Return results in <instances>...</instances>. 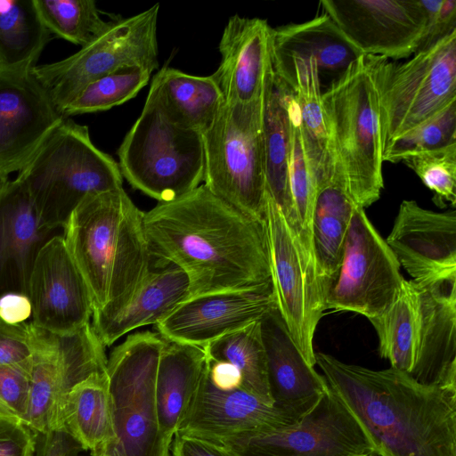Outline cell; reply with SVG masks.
<instances>
[{
	"instance_id": "cell-39",
	"label": "cell",
	"mask_w": 456,
	"mask_h": 456,
	"mask_svg": "<svg viewBox=\"0 0 456 456\" xmlns=\"http://www.w3.org/2000/svg\"><path fill=\"white\" fill-rule=\"evenodd\" d=\"M403 163L433 192V201L443 208L456 204V142L406 156Z\"/></svg>"
},
{
	"instance_id": "cell-45",
	"label": "cell",
	"mask_w": 456,
	"mask_h": 456,
	"mask_svg": "<svg viewBox=\"0 0 456 456\" xmlns=\"http://www.w3.org/2000/svg\"><path fill=\"white\" fill-rule=\"evenodd\" d=\"M36 442L35 456H78L84 450L63 430L37 434Z\"/></svg>"
},
{
	"instance_id": "cell-8",
	"label": "cell",
	"mask_w": 456,
	"mask_h": 456,
	"mask_svg": "<svg viewBox=\"0 0 456 456\" xmlns=\"http://www.w3.org/2000/svg\"><path fill=\"white\" fill-rule=\"evenodd\" d=\"M165 342L159 332H136L108 358L114 430L125 456H169L172 440L159 428L156 404V379Z\"/></svg>"
},
{
	"instance_id": "cell-28",
	"label": "cell",
	"mask_w": 456,
	"mask_h": 456,
	"mask_svg": "<svg viewBox=\"0 0 456 456\" xmlns=\"http://www.w3.org/2000/svg\"><path fill=\"white\" fill-rule=\"evenodd\" d=\"M362 54L325 13L301 23L273 28V64L297 58L314 60L319 76H341ZM332 80V81H333Z\"/></svg>"
},
{
	"instance_id": "cell-24",
	"label": "cell",
	"mask_w": 456,
	"mask_h": 456,
	"mask_svg": "<svg viewBox=\"0 0 456 456\" xmlns=\"http://www.w3.org/2000/svg\"><path fill=\"white\" fill-rule=\"evenodd\" d=\"M189 297V279L183 270L172 264L155 265L124 306L107 314H93L91 324L104 346H110L134 330L158 324Z\"/></svg>"
},
{
	"instance_id": "cell-46",
	"label": "cell",
	"mask_w": 456,
	"mask_h": 456,
	"mask_svg": "<svg viewBox=\"0 0 456 456\" xmlns=\"http://www.w3.org/2000/svg\"><path fill=\"white\" fill-rule=\"evenodd\" d=\"M172 456H234L222 444L191 435L176 432Z\"/></svg>"
},
{
	"instance_id": "cell-29",
	"label": "cell",
	"mask_w": 456,
	"mask_h": 456,
	"mask_svg": "<svg viewBox=\"0 0 456 456\" xmlns=\"http://www.w3.org/2000/svg\"><path fill=\"white\" fill-rule=\"evenodd\" d=\"M208 360L202 346L166 339L158 367L156 404L159 428L171 440L188 411Z\"/></svg>"
},
{
	"instance_id": "cell-2",
	"label": "cell",
	"mask_w": 456,
	"mask_h": 456,
	"mask_svg": "<svg viewBox=\"0 0 456 456\" xmlns=\"http://www.w3.org/2000/svg\"><path fill=\"white\" fill-rule=\"evenodd\" d=\"M328 386L382 456H456V387L427 386L315 352Z\"/></svg>"
},
{
	"instance_id": "cell-42",
	"label": "cell",
	"mask_w": 456,
	"mask_h": 456,
	"mask_svg": "<svg viewBox=\"0 0 456 456\" xmlns=\"http://www.w3.org/2000/svg\"><path fill=\"white\" fill-rule=\"evenodd\" d=\"M424 11V33L416 52L456 30V0H419Z\"/></svg>"
},
{
	"instance_id": "cell-47",
	"label": "cell",
	"mask_w": 456,
	"mask_h": 456,
	"mask_svg": "<svg viewBox=\"0 0 456 456\" xmlns=\"http://www.w3.org/2000/svg\"><path fill=\"white\" fill-rule=\"evenodd\" d=\"M32 315L31 303L28 296L9 293L0 297V317L10 323L24 322Z\"/></svg>"
},
{
	"instance_id": "cell-18",
	"label": "cell",
	"mask_w": 456,
	"mask_h": 456,
	"mask_svg": "<svg viewBox=\"0 0 456 456\" xmlns=\"http://www.w3.org/2000/svg\"><path fill=\"white\" fill-rule=\"evenodd\" d=\"M28 296L32 307L31 322L38 328L66 334L90 322L91 295L63 236L53 235L39 251Z\"/></svg>"
},
{
	"instance_id": "cell-15",
	"label": "cell",
	"mask_w": 456,
	"mask_h": 456,
	"mask_svg": "<svg viewBox=\"0 0 456 456\" xmlns=\"http://www.w3.org/2000/svg\"><path fill=\"white\" fill-rule=\"evenodd\" d=\"M320 5L362 55L409 58L424 33L419 0H322Z\"/></svg>"
},
{
	"instance_id": "cell-31",
	"label": "cell",
	"mask_w": 456,
	"mask_h": 456,
	"mask_svg": "<svg viewBox=\"0 0 456 456\" xmlns=\"http://www.w3.org/2000/svg\"><path fill=\"white\" fill-rule=\"evenodd\" d=\"M91 452L116 438L112 403L106 371L75 385L61 405L58 429Z\"/></svg>"
},
{
	"instance_id": "cell-17",
	"label": "cell",
	"mask_w": 456,
	"mask_h": 456,
	"mask_svg": "<svg viewBox=\"0 0 456 456\" xmlns=\"http://www.w3.org/2000/svg\"><path fill=\"white\" fill-rule=\"evenodd\" d=\"M31 69L0 67V182L19 172L64 118Z\"/></svg>"
},
{
	"instance_id": "cell-22",
	"label": "cell",
	"mask_w": 456,
	"mask_h": 456,
	"mask_svg": "<svg viewBox=\"0 0 456 456\" xmlns=\"http://www.w3.org/2000/svg\"><path fill=\"white\" fill-rule=\"evenodd\" d=\"M417 287L419 331L409 375L422 385L456 387V274Z\"/></svg>"
},
{
	"instance_id": "cell-13",
	"label": "cell",
	"mask_w": 456,
	"mask_h": 456,
	"mask_svg": "<svg viewBox=\"0 0 456 456\" xmlns=\"http://www.w3.org/2000/svg\"><path fill=\"white\" fill-rule=\"evenodd\" d=\"M400 267L364 208L355 206L340 266L325 297L324 310L353 312L368 320L381 315L400 290L403 281Z\"/></svg>"
},
{
	"instance_id": "cell-6",
	"label": "cell",
	"mask_w": 456,
	"mask_h": 456,
	"mask_svg": "<svg viewBox=\"0 0 456 456\" xmlns=\"http://www.w3.org/2000/svg\"><path fill=\"white\" fill-rule=\"evenodd\" d=\"M118 155L123 178L159 202L175 200L204 181L202 133L175 122L151 84L142 110Z\"/></svg>"
},
{
	"instance_id": "cell-4",
	"label": "cell",
	"mask_w": 456,
	"mask_h": 456,
	"mask_svg": "<svg viewBox=\"0 0 456 456\" xmlns=\"http://www.w3.org/2000/svg\"><path fill=\"white\" fill-rule=\"evenodd\" d=\"M383 57L362 55L322 92L330 146L339 160L348 195L362 208L384 188L379 71Z\"/></svg>"
},
{
	"instance_id": "cell-1",
	"label": "cell",
	"mask_w": 456,
	"mask_h": 456,
	"mask_svg": "<svg viewBox=\"0 0 456 456\" xmlns=\"http://www.w3.org/2000/svg\"><path fill=\"white\" fill-rule=\"evenodd\" d=\"M149 249L189 279L190 297L272 282L265 220L250 217L204 184L144 213Z\"/></svg>"
},
{
	"instance_id": "cell-35",
	"label": "cell",
	"mask_w": 456,
	"mask_h": 456,
	"mask_svg": "<svg viewBox=\"0 0 456 456\" xmlns=\"http://www.w3.org/2000/svg\"><path fill=\"white\" fill-rule=\"evenodd\" d=\"M204 349L209 360L229 362L238 369L242 389L267 404H273L267 382L260 320L224 335L208 343Z\"/></svg>"
},
{
	"instance_id": "cell-40",
	"label": "cell",
	"mask_w": 456,
	"mask_h": 456,
	"mask_svg": "<svg viewBox=\"0 0 456 456\" xmlns=\"http://www.w3.org/2000/svg\"><path fill=\"white\" fill-rule=\"evenodd\" d=\"M456 142V101L431 119L392 142L383 162L398 163L408 155L437 150Z\"/></svg>"
},
{
	"instance_id": "cell-26",
	"label": "cell",
	"mask_w": 456,
	"mask_h": 456,
	"mask_svg": "<svg viewBox=\"0 0 456 456\" xmlns=\"http://www.w3.org/2000/svg\"><path fill=\"white\" fill-rule=\"evenodd\" d=\"M260 325L273 403L288 405L320 397L328 383L302 356L276 305L260 319Z\"/></svg>"
},
{
	"instance_id": "cell-34",
	"label": "cell",
	"mask_w": 456,
	"mask_h": 456,
	"mask_svg": "<svg viewBox=\"0 0 456 456\" xmlns=\"http://www.w3.org/2000/svg\"><path fill=\"white\" fill-rule=\"evenodd\" d=\"M52 35L34 0H0L1 68H33Z\"/></svg>"
},
{
	"instance_id": "cell-36",
	"label": "cell",
	"mask_w": 456,
	"mask_h": 456,
	"mask_svg": "<svg viewBox=\"0 0 456 456\" xmlns=\"http://www.w3.org/2000/svg\"><path fill=\"white\" fill-rule=\"evenodd\" d=\"M289 182L297 221V238L309 270L317 277L312 239L316 182L307 160L296 100L291 110Z\"/></svg>"
},
{
	"instance_id": "cell-14",
	"label": "cell",
	"mask_w": 456,
	"mask_h": 456,
	"mask_svg": "<svg viewBox=\"0 0 456 456\" xmlns=\"http://www.w3.org/2000/svg\"><path fill=\"white\" fill-rule=\"evenodd\" d=\"M267 232L272 283L277 308L302 356L314 367V337L324 301L311 274L293 229L281 210L266 197Z\"/></svg>"
},
{
	"instance_id": "cell-20",
	"label": "cell",
	"mask_w": 456,
	"mask_h": 456,
	"mask_svg": "<svg viewBox=\"0 0 456 456\" xmlns=\"http://www.w3.org/2000/svg\"><path fill=\"white\" fill-rule=\"evenodd\" d=\"M276 305L273 283L187 298L155 325L168 340L204 347L225 334L260 320Z\"/></svg>"
},
{
	"instance_id": "cell-23",
	"label": "cell",
	"mask_w": 456,
	"mask_h": 456,
	"mask_svg": "<svg viewBox=\"0 0 456 456\" xmlns=\"http://www.w3.org/2000/svg\"><path fill=\"white\" fill-rule=\"evenodd\" d=\"M53 232L41 223L19 179L0 182V297L28 295L34 264Z\"/></svg>"
},
{
	"instance_id": "cell-3",
	"label": "cell",
	"mask_w": 456,
	"mask_h": 456,
	"mask_svg": "<svg viewBox=\"0 0 456 456\" xmlns=\"http://www.w3.org/2000/svg\"><path fill=\"white\" fill-rule=\"evenodd\" d=\"M143 216L122 187L86 197L63 227L68 250L89 289L93 314L124 306L151 269Z\"/></svg>"
},
{
	"instance_id": "cell-41",
	"label": "cell",
	"mask_w": 456,
	"mask_h": 456,
	"mask_svg": "<svg viewBox=\"0 0 456 456\" xmlns=\"http://www.w3.org/2000/svg\"><path fill=\"white\" fill-rule=\"evenodd\" d=\"M31 386V361L0 364V418L24 424Z\"/></svg>"
},
{
	"instance_id": "cell-27",
	"label": "cell",
	"mask_w": 456,
	"mask_h": 456,
	"mask_svg": "<svg viewBox=\"0 0 456 456\" xmlns=\"http://www.w3.org/2000/svg\"><path fill=\"white\" fill-rule=\"evenodd\" d=\"M291 89L275 74L267 91L264 111L265 180L266 197L283 213L297 234V221L289 182Z\"/></svg>"
},
{
	"instance_id": "cell-19",
	"label": "cell",
	"mask_w": 456,
	"mask_h": 456,
	"mask_svg": "<svg viewBox=\"0 0 456 456\" xmlns=\"http://www.w3.org/2000/svg\"><path fill=\"white\" fill-rule=\"evenodd\" d=\"M386 242L419 287L456 274L454 209L435 212L403 200Z\"/></svg>"
},
{
	"instance_id": "cell-11",
	"label": "cell",
	"mask_w": 456,
	"mask_h": 456,
	"mask_svg": "<svg viewBox=\"0 0 456 456\" xmlns=\"http://www.w3.org/2000/svg\"><path fill=\"white\" fill-rule=\"evenodd\" d=\"M31 386L24 425L35 433L58 429L61 405L69 391L93 374L106 371L105 346L89 322L59 334L31 322Z\"/></svg>"
},
{
	"instance_id": "cell-37",
	"label": "cell",
	"mask_w": 456,
	"mask_h": 456,
	"mask_svg": "<svg viewBox=\"0 0 456 456\" xmlns=\"http://www.w3.org/2000/svg\"><path fill=\"white\" fill-rule=\"evenodd\" d=\"M151 71L141 66H124L87 84L63 109L62 116L110 110L132 98L148 84Z\"/></svg>"
},
{
	"instance_id": "cell-12",
	"label": "cell",
	"mask_w": 456,
	"mask_h": 456,
	"mask_svg": "<svg viewBox=\"0 0 456 456\" xmlns=\"http://www.w3.org/2000/svg\"><path fill=\"white\" fill-rule=\"evenodd\" d=\"M216 443L234 456H369L374 451L360 424L329 386L296 424L246 431Z\"/></svg>"
},
{
	"instance_id": "cell-21",
	"label": "cell",
	"mask_w": 456,
	"mask_h": 456,
	"mask_svg": "<svg viewBox=\"0 0 456 456\" xmlns=\"http://www.w3.org/2000/svg\"><path fill=\"white\" fill-rule=\"evenodd\" d=\"M272 31L266 20L229 18L218 46L220 65L212 74L225 102L250 103L265 97L274 75Z\"/></svg>"
},
{
	"instance_id": "cell-43",
	"label": "cell",
	"mask_w": 456,
	"mask_h": 456,
	"mask_svg": "<svg viewBox=\"0 0 456 456\" xmlns=\"http://www.w3.org/2000/svg\"><path fill=\"white\" fill-rule=\"evenodd\" d=\"M31 357V322L10 323L0 317V364L26 363Z\"/></svg>"
},
{
	"instance_id": "cell-16",
	"label": "cell",
	"mask_w": 456,
	"mask_h": 456,
	"mask_svg": "<svg viewBox=\"0 0 456 456\" xmlns=\"http://www.w3.org/2000/svg\"><path fill=\"white\" fill-rule=\"evenodd\" d=\"M319 398L270 405L241 387H216L207 365L177 432L216 442L246 431L283 428L296 424Z\"/></svg>"
},
{
	"instance_id": "cell-33",
	"label": "cell",
	"mask_w": 456,
	"mask_h": 456,
	"mask_svg": "<svg viewBox=\"0 0 456 456\" xmlns=\"http://www.w3.org/2000/svg\"><path fill=\"white\" fill-rule=\"evenodd\" d=\"M379 338L381 357L391 368L410 373L413 368L419 331V289L403 279L393 304L379 316L370 319Z\"/></svg>"
},
{
	"instance_id": "cell-9",
	"label": "cell",
	"mask_w": 456,
	"mask_h": 456,
	"mask_svg": "<svg viewBox=\"0 0 456 456\" xmlns=\"http://www.w3.org/2000/svg\"><path fill=\"white\" fill-rule=\"evenodd\" d=\"M379 93L383 153L456 101V30L403 63L382 58Z\"/></svg>"
},
{
	"instance_id": "cell-48",
	"label": "cell",
	"mask_w": 456,
	"mask_h": 456,
	"mask_svg": "<svg viewBox=\"0 0 456 456\" xmlns=\"http://www.w3.org/2000/svg\"><path fill=\"white\" fill-rule=\"evenodd\" d=\"M208 370L212 383L216 387L224 390L240 387V373L232 364L208 359Z\"/></svg>"
},
{
	"instance_id": "cell-5",
	"label": "cell",
	"mask_w": 456,
	"mask_h": 456,
	"mask_svg": "<svg viewBox=\"0 0 456 456\" xmlns=\"http://www.w3.org/2000/svg\"><path fill=\"white\" fill-rule=\"evenodd\" d=\"M48 229L64 227L89 195L123 187L118 162L92 142L88 127L64 118L18 172Z\"/></svg>"
},
{
	"instance_id": "cell-38",
	"label": "cell",
	"mask_w": 456,
	"mask_h": 456,
	"mask_svg": "<svg viewBox=\"0 0 456 456\" xmlns=\"http://www.w3.org/2000/svg\"><path fill=\"white\" fill-rule=\"evenodd\" d=\"M38 13L53 35L84 47L110 25L100 16L94 0H34Z\"/></svg>"
},
{
	"instance_id": "cell-50",
	"label": "cell",
	"mask_w": 456,
	"mask_h": 456,
	"mask_svg": "<svg viewBox=\"0 0 456 456\" xmlns=\"http://www.w3.org/2000/svg\"><path fill=\"white\" fill-rule=\"evenodd\" d=\"M369 456H382V455L379 454V452L373 451Z\"/></svg>"
},
{
	"instance_id": "cell-30",
	"label": "cell",
	"mask_w": 456,
	"mask_h": 456,
	"mask_svg": "<svg viewBox=\"0 0 456 456\" xmlns=\"http://www.w3.org/2000/svg\"><path fill=\"white\" fill-rule=\"evenodd\" d=\"M273 67L274 74L291 89L297 102L305 153L317 183L330 165L331 151L316 62L294 58Z\"/></svg>"
},
{
	"instance_id": "cell-7",
	"label": "cell",
	"mask_w": 456,
	"mask_h": 456,
	"mask_svg": "<svg viewBox=\"0 0 456 456\" xmlns=\"http://www.w3.org/2000/svg\"><path fill=\"white\" fill-rule=\"evenodd\" d=\"M266 94L264 98L250 103L224 102L213 123L202 134L205 152L202 184L239 211L258 220H265L266 206L264 143Z\"/></svg>"
},
{
	"instance_id": "cell-25",
	"label": "cell",
	"mask_w": 456,
	"mask_h": 456,
	"mask_svg": "<svg viewBox=\"0 0 456 456\" xmlns=\"http://www.w3.org/2000/svg\"><path fill=\"white\" fill-rule=\"evenodd\" d=\"M354 203L346 190L342 166L331 150V159L316 183L312 239L320 289L325 300L340 266Z\"/></svg>"
},
{
	"instance_id": "cell-10",
	"label": "cell",
	"mask_w": 456,
	"mask_h": 456,
	"mask_svg": "<svg viewBox=\"0 0 456 456\" xmlns=\"http://www.w3.org/2000/svg\"><path fill=\"white\" fill-rule=\"evenodd\" d=\"M159 4L135 15L111 20L95 40L69 57L36 65L31 71L62 115L90 82L124 66L159 67L157 21Z\"/></svg>"
},
{
	"instance_id": "cell-32",
	"label": "cell",
	"mask_w": 456,
	"mask_h": 456,
	"mask_svg": "<svg viewBox=\"0 0 456 456\" xmlns=\"http://www.w3.org/2000/svg\"><path fill=\"white\" fill-rule=\"evenodd\" d=\"M168 115L177 123L203 132L222 108L224 95L211 76L200 77L164 66L151 81Z\"/></svg>"
},
{
	"instance_id": "cell-44",
	"label": "cell",
	"mask_w": 456,
	"mask_h": 456,
	"mask_svg": "<svg viewBox=\"0 0 456 456\" xmlns=\"http://www.w3.org/2000/svg\"><path fill=\"white\" fill-rule=\"evenodd\" d=\"M36 437L26 425L0 418V456H35Z\"/></svg>"
},
{
	"instance_id": "cell-49",
	"label": "cell",
	"mask_w": 456,
	"mask_h": 456,
	"mask_svg": "<svg viewBox=\"0 0 456 456\" xmlns=\"http://www.w3.org/2000/svg\"><path fill=\"white\" fill-rule=\"evenodd\" d=\"M91 456H125L120 449L117 439L109 441L94 451L91 452Z\"/></svg>"
}]
</instances>
